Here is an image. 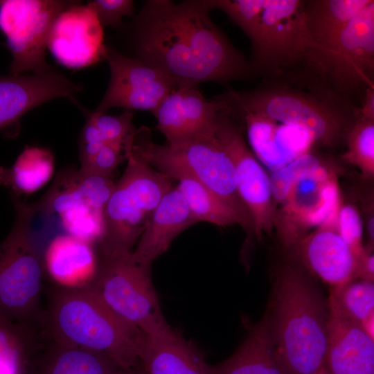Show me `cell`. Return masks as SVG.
<instances>
[{"label": "cell", "mask_w": 374, "mask_h": 374, "mask_svg": "<svg viewBox=\"0 0 374 374\" xmlns=\"http://www.w3.org/2000/svg\"><path fill=\"white\" fill-rule=\"evenodd\" d=\"M371 1H305L307 30L314 46L308 56L327 50L346 24Z\"/></svg>", "instance_id": "603a6c76"}, {"label": "cell", "mask_w": 374, "mask_h": 374, "mask_svg": "<svg viewBox=\"0 0 374 374\" xmlns=\"http://www.w3.org/2000/svg\"><path fill=\"white\" fill-rule=\"evenodd\" d=\"M214 130L176 143L159 145L152 141L150 130L143 126L136 130L130 148L172 180L190 177L212 190L235 212L251 239L253 225L238 190L233 162Z\"/></svg>", "instance_id": "5b68a950"}, {"label": "cell", "mask_w": 374, "mask_h": 374, "mask_svg": "<svg viewBox=\"0 0 374 374\" xmlns=\"http://www.w3.org/2000/svg\"><path fill=\"white\" fill-rule=\"evenodd\" d=\"M103 28L94 12L75 1L54 21L47 48L60 64L73 69L92 66L105 59Z\"/></svg>", "instance_id": "9a60e30c"}, {"label": "cell", "mask_w": 374, "mask_h": 374, "mask_svg": "<svg viewBox=\"0 0 374 374\" xmlns=\"http://www.w3.org/2000/svg\"><path fill=\"white\" fill-rule=\"evenodd\" d=\"M211 10L208 0H148L119 30L130 57L163 73L175 89L255 75L250 62L213 22Z\"/></svg>", "instance_id": "6da1fadb"}, {"label": "cell", "mask_w": 374, "mask_h": 374, "mask_svg": "<svg viewBox=\"0 0 374 374\" xmlns=\"http://www.w3.org/2000/svg\"><path fill=\"white\" fill-rule=\"evenodd\" d=\"M131 143L125 149L126 168L105 208L99 243L103 255L132 252L150 216L172 188V179L134 153Z\"/></svg>", "instance_id": "52a82bcc"}, {"label": "cell", "mask_w": 374, "mask_h": 374, "mask_svg": "<svg viewBox=\"0 0 374 374\" xmlns=\"http://www.w3.org/2000/svg\"><path fill=\"white\" fill-rule=\"evenodd\" d=\"M46 321L53 339L100 353L124 367L138 362L141 331L116 314L89 286L58 290Z\"/></svg>", "instance_id": "277c9868"}, {"label": "cell", "mask_w": 374, "mask_h": 374, "mask_svg": "<svg viewBox=\"0 0 374 374\" xmlns=\"http://www.w3.org/2000/svg\"><path fill=\"white\" fill-rule=\"evenodd\" d=\"M359 116L374 120V88L365 91L359 108Z\"/></svg>", "instance_id": "d590c367"}, {"label": "cell", "mask_w": 374, "mask_h": 374, "mask_svg": "<svg viewBox=\"0 0 374 374\" xmlns=\"http://www.w3.org/2000/svg\"><path fill=\"white\" fill-rule=\"evenodd\" d=\"M87 6L94 12L101 26L119 29L125 17H134V3L131 0H94Z\"/></svg>", "instance_id": "d6a6232c"}, {"label": "cell", "mask_w": 374, "mask_h": 374, "mask_svg": "<svg viewBox=\"0 0 374 374\" xmlns=\"http://www.w3.org/2000/svg\"><path fill=\"white\" fill-rule=\"evenodd\" d=\"M325 366L330 374H374L373 337L362 325L329 314Z\"/></svg>", "instance_id": "ac0fdd59"}, {"label": "cell", "mask_w": 374, "mask_h": 374, "mask_svg": "<svg viewBox=\"0 0 374 374\" xmlns=\"http://www.w3.org/2000/svg\"><path fill=\"white\" fill-rule=\"evenodd\" d=\"M86 116L79 140L80 162L91 158L105 144L126 145L136 130L133 124L134 113L130 111L116 116L93 111L87 112Z\"/></svg>", "instance_id": "d4e9b609"}, {"label": "cell", "mask_w": 374, "mask_h": 374, "mask_svg": "<svg viewBox=\"0 0 374 374\" xmlns=\"http://www.w3.org/2000/svg\"><path fill=\"white\" fill-rule=\"evenodd\" d=\"M209 369L211 374H286L276 353L267 312L232 355Z\"/></svg>", "instance_id": "7402d4cb"}, {"label": "cell", "mask_w": 374, "mask_h": 374, "mask_svg": "<svg viewBox=\"0 0 374 374\" xmlns=\"http://www.w3.org/2000/svg\"><path fill=\"white\" fill-rule=\"evenodd\" d=\"M141 332L138 362L145 374H211L202 353L175 330L160 336Z\"/></svg>", "instance_id": "ffe728a7"}, {"label": "cell", "mask_w": 374, "mask_h": 374, "mask_svg": "<svg viewBox=\"0 0 374 374\" xmlns=\"http://www.w3.org/2000/svg\"><path fill=\"white\" fill-rule=\"evenodd\" d=\"M110 79L94 109L106 113L114 107L125 111L143 110L154 114L163 99L175 89L171 80L156 69L106 45Z\"/></svg>", "instance_id": "5bb4252c"}, {"label": "cell", "mask_w": 374, "mask_h": 374, "mask_svg": "<svg viewBox=\"0 0 374 374\" xmlns=\"http://www.w3.org/2000/svg\"><path fill=\"white\" fill-rule=\"evenodd\" d=\"M316 374H330V373L327 370V368L324 366Z\"/></svg>", "instance_id": "8d00e7d4"}, {"label": "cell", "mask_w": 374, "mask_h": 374, "mask_svg": "<svg viewBox=\"0 0 374 374\" xmlns=\"http://www.w3.org/2000/svg\"><path fill=\"white\" fill-rule=\"evenodd\" d=\"M43 265L61 288L75 289L91 284L99 260L93 244L65 233L55 237L48 244Z\"/></svg>", "instance_id": "44dd1931"}, {"label": "cell", "mask_w": 374, "mask_h": 374, "mask_svg": "<svg viewBox=\"0 0 374 374\" xmlns=\"http://www.w3.org/2000/svg\"><path fill=\"white\" fill-rule=\"evenodd\" d=\"M373 246L368 244L364 247L357 256L355 269V277L373 282L374 257L372 252Z\"/></svg>", "instance_id": "e575fe53"}, {"label": "cell", "mask_w": 374, "mask_h": 374, "mask_svg": "<svg viewBox=\"0 0 374 374\" xmlns=\"http://www.w3.org/2000/svg\"><path fill=\"white\" fill-rule=\"evenodd\" d=\"M53 357L46 374H112L116 365L108 356L53 339Z\"/></svg>", "instance_id": "83f0119b"}, {"label": "cell", "mask_w": 374, "mask_h": 374, "mask_svg": "<svg viewBox=\"0 0 374 374\" xmlns=\"http://www.w3.org/2000/svg\"><path fill=\"white\" fill-rule=\"evenodd\" d=\"M149 265L131 253L101 254L89 287L116 314L141 332L159 336L172 330L161 312Z\"/></svg>", "instance_id": "30bf717a"}, {"label": "cell", "mask_w": 374, "mask_h": 374, "mask_svg": "<svg viewBox=\"0 0 374 374\" xmlns=\"http://www.w3.org/2000/svg\"><path fill=\"white\" fill-rule=\"evenodd\" d=\"M346 151L341 156L348 164L357 167L362 177H374V120L359 116L350 127L346 139Z\"/></svg>", "instance_id": "f546056e"}, {"label": "cell", "mask_w": 374, "mask_h": 374, "mask_svg": "<svg viewBox=\"0 0 374 374\" xmlns=\"http://www.w3.org/2000/svg\"><path fill=\"white\" fill-rule=\"evenodd\" d=\"M336 231L357 256L362 251L363 221L360 211L351 203L340 204L336 215Z\"/></svg>", "instance_id": "1f68e13d"}, {"label": "cell", "mask_w": 374, "mask_h": 374, "mask_svg": "<svg viewBox=\"0 0 374 374\" xmlns=\"http://www.w3.org/2000/svg\"><path fill=\"white\" fill-rule=\"evenodd\" d=\"M224 107L223 94L209 100L198 87H186L172 90L153 115L157 129L172 143L213 132Z\"/></svg>", "instance_id": "e0dca14e"}, {"label": "cell", "mask_w": 374, "mask_h": 374, "mask_svg": "<svg viewBox=\"0 0 374 374\" xmlns=\"http://www.w3.org/2000/svg\"><path fill=\"white\" fill-rule=\"evenodd\" d=\"M353 280L333 287L328 304L329 314L365 328L373 320L374 285L372 281Z\"/></svg>", "instance_id": "4316f807"}, {"label": "cell", "mask_w": 374, "mask_h": 374, "mask_svg": "<svg viewBox=\"0 0 374 374\" xmlns=\"http://www.w3.org/2000/svg\"><path fill=\"white\" fill-rule=\"evenodd\" d=\"M290 260L333 287L355 278L357 256L335 227L319 226L288 249Z\"/></svg>", "instance_id": "2e32d148"}, {"label": "cell", "mask_w": 374, "mask_h": 374, "mask_svg": "<svg viewBox=\"0 0 374 374\" xmlns=\"http://www.w3.org/2000/svg\"><path fill=\"white\" fill-rule=\"evenodd\" d=\"M54 158L46 148L28 146L10 168L0 167V185L12 190L13 195L31 194L51 178Z\"/></svg>", "instance_id": "cb8c5ba5"}, {"label": "cell", "mask_w": 374, "mask_h": 374, "mask_svg": "<svg viewBox=\"0 0 374 374\" xmlns=\"http://www.w3.org/2000/svg\"><path fill=\"white\" fill-rule=\"evenodd\" d=\"M215 135L231 158L235 172L239 195L253 225V237L261 242L276 225V208L269 177L248 147L241 122L226 106L220 114Z\"/></svg>", "instance_id": "4fadbf2b"}, {"label": "cell", "mask_w": 374, "mask_h": 374, "mask_svg": "<svg viewBox=\"0 0 374 374\" xmlns=\"http://www.w3.org/2000/svg\"><path fill=\"white\" fill-rule=\"evenodd\" d=\"M13 226L0 244V313L30 326L38 314L43 262L31 230L35 211L12 195Z\"/></svg>", "instance_id": "9c48e42d"}, {"label": "cell", "mask_w": 374, "mask_h": 374, "mask_svg": "<svg viewBox=\"0 0 374 374\" xmlns=\"http://www.w3.org/2000/svg\"><path fill=\"white\" fill-rule=\"evenodd\" d=\"M75 1L3 0L0 30L12 55L10 74L54 71L46 61V49L57 17Z\"/></svg>", "instance_id": "7c38bea8"}, {"label": "cell", "mask_w": 374, "mask_h": 374, "mask_svg": "<svg viewBox=\"0 0 374 374\" xmlns=\"http://www.w3.org/2000/svg\"><path fill=\"white\" fill-rule=\"evenodd\" d=\"M177 188L183 195L197 222H206L220 226L240 224L235 212L219 196L195 179L181 176Z\"/></svg>", "instance_id": "484cf974"}, {"label": "cell", "mask_w": 374, "mask_h": 374, "mask_svg": "<svg viewBox=\"0 0 374 374\" xmlns=\"http://www.w3.org/2000/svg\"><path fill=\"white\" fill-rule=\"evenodd\" d=\"M126 145L105 144L94 155L81 163L80 170L90 174L111 177L116 166L126 159Z\"/></svg>", "instance_id": "836d02e7"}, {"label": "cell", "mask_w": 374, "mask_h": 374, "mask_svg": "<svg viewBox=\"0 0 374 374\" xmlns=\"http://www.w3.org/2000/svg\"><path fill=\"white\" fill-rule=\"evenodd\" d=\"M317 74L328 95L354 107L353 100L374 88V1L342 29L325 51L308 55L305 62Z\"/></svg>", "instance_id": "ba28073f"}, {"label": "cell", "mask_w": 374, "mask_h": 374, "mask_svg": "<svg viewBox=\"0 0 374 374\" xmlns=\"http://www.w3.org/2000/svg\"><path fill=\"white\" fill-rule=\"evenodd\" d=\"M325 163L322 158L310 151L280 169L271 172L269 177L275 208L284 202L292 186L298 179Z\"/></svg>", "instance_id": "4dcf8cb0"}, {"label": "cell", "mask_w": 374, "mask_h": 374, "mask_svg": "<svg viewBox=\"0 0 374 374\" xmlns=\"http://www.w3.org/2000/svg\"><path fill=\"white\" fill-rule=\"evenodd\" d=\"M1 1H0V4H1Z\"/></svg>", "instance_id": "74e56055"}, {"label": "cell", "mask_w": 374, "mask_h": 374, "mask_svg": "<svg viewBox=\"0 0 374 374\" xmlns=\"http://www.w3.org/2000/svg\"><path fill=\"white\" fill-rule=\"evenodd\" d=\"M195 223L183 195L177 187L172 188L148 220L132 252L133 259L151 266L179 233Z\"/></svg>", "instance_id": "d6986e66"}, {"label": "cell", "mask_w": 374, "mask_h": 374, "mask_svg": "<svg viewBox=\"0 0 374 374\" xmlns=\"http://www.w3.org/2000/svg\"><path fill=\"white\" fill-rule=\"evenodd\" d=\"M236 106L305 131L314 144L332 149L346 141L359 110L330 97L283 87L226 93Z\"/></svg>", "instance_id": "8992f818"}, {"label": "cell", "mask_w": 374, "mask_h": 374, "mask_svg": "<svg viewBox=\"0 0 374 374\" xmlns=\"http://www.w3.org/2000/svg\"><path fill=\"white\" fill-rule=\"evenodd\" d=\"M30 326L0 313V374H25L30 348L34 344Z\"/></svg>", "instance_id": "f1b7e54d"}, {"label": "cell", "mask_w": 374, "mask_h": 374, "mask_svg": "<svg viewBox=\"0 0 374 374\" xmlns=\"http://www.w3.org/2000/svg\"><path fill=\"white\" fill-rule=\"evenodd\" d=\"M269 316L286 374H316L325 366L329 309L310 274L287 260L274 271Z\"/></svg>", "instance_id": "7a4b0ae2"}, {"label": "cell", "mask_w": 374, "mask_h": 374, "mask_svg": "<svg viewBox=\"0 0 374 374\" xmlns=\"http://www.w3.org/2000/svg\"><path fill=\"white\" fill-rule=\"evenodd\" d=\"M251 42L254 74L277 75L304 62L314 46L308 35L305 1L209 0Z\"/></svg>", "instance_id": "3957f363"}, {"label": "cell", "mask_w": 374, "mask_h": 374, "mask_svg": "<svg viewBox=\"0 0 374 374\" xmlns=\"http://www.w3.org/2000/svg\"><path fill=\"white\" fill-rule=\"evenodd\" d=\"M115 184L111 177L66 171L57 177L38 208L57 214L66 233L89 243H100L104 213Z\"/></svg>", "instance_id": "8fae6325"}]
</instances>
